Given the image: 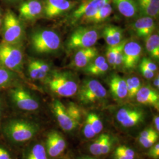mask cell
I'll list each match as a JSON object with an SVG mask.
<instances>
[{"mask_svg": "<svg viewBox=\"0 0 159 159\" xmlns=\"http://www.w3.org/2000/svg\"><path fill=\"white\" fill-rule=\"evenodd\" d=\"M31 50L38 55L57 52L61 47V39L57 33L50 29H37L30 35Z\"/></svg>", "mask_w": 159, "mask_h": 159, "instance_id": "cell-1", "label": "cell"}, {"mask_svg": "<svg viewBox=\"0 0 159 159\" xmlns=\"http://www.w3.org/2000/svg\"><path fill=\"white\" fill-rule=\"evenodd\" d=\"M44 81L51 92L64 97L75 95L79 87L73 74L68 71H51Z\"/></svg>", "mask_w": 159, "mask_h": 159, "instance_id": "cell-2", "label": "cell"}, {"mask_svg": "<svg viewBox=\"0 0 159 159\" xmlns=\"http://www.w3.org/2000/svg\"><path fill=\"white\" fill-rule=\"evenodd\" d=\"M1 34L2 42L24 45L25 34L23 21L11 10H7L4 16Z\"/></svg>", "mask_w": 159, "mask_h": 159, "instance_id": "cell-3", "label": "cell"}, {"mask_svg": "<svg viewBox=\"0 0 159 159\" xmlns=\"http://www.w3.org/2000/svg\"><path fill=\"white\" fill-rule=\"evenodd\" d=\"M24 63L23 45L0 42V65L19 75L23 74Z\"/></svg>", "mask_w": 159, "mask_h": 159, "instance_id": "cell-4", "label": "cell"}, {"mask_svg": "<svg viewBox=\"0 0 159 159\" xmlns=\"http://www.w3.org/2000/svg\"><path fill=\"white\" fill-rule=\"evenodd\" d=\"M38 131L37 125L25 120H11L3 127V131L6 136L16 143L29 141L36 134Z\"/></svg>", "mask_w": 159, "mask_h": 159, "instance_id": "cell-5", "label": "cell"}, {"mask_svg": "<svg viewBox=\"0 0 159 159\" xmlns=\"http://www.w3.org/2000/svg\"><path fill=\"white\" fill-rule=\"evenodd\" d=\"M78 98L83 104H91L105 99L107 90L100 82L94 79L85 80L79 87Z\"/></svg>", "mask_w": 159, "mask_h": 159, "instance_id": "cell-6", "label": "cell"}, {"mask_svg": "<svg viewBox=\"0 0 159 159\" xmlns=\"http://www.w3.org/2000/svg\"><path fill=\"white\" fill-rule=\"evenodd\" d=\"M99 38L98 32L92 27H79L74 30L68 39L67 46L69 50L92 47Z\"/></svg>", "mask_w": 159, "mask_h": 159, "instance_id": "cell-7", "label": "cell"}, {"mask_svg": "<svg viewBox=\"0 0 159 159\" xmlns=\"http://www.w3.org/2000/svg\"><path fill=\"white\" fill-rule=\"evenodd\" d=\"M9 95L13 104L21 110L34 111L40 107V103L37 99L21 85H16L10 88Z\"/></svg>", "mask_w": 159, "mask_h": 159, "instance_id": "cell-8", "label": "cell"}, {"mask_svg": "<svg viewBox=\"0 0 159 159\" xmlns=\"http://www.w3.org/2000/svg\"><path fill=\"white\" fill-rule=\"evenodd\" d=\"M108 2L109 0H85L72 14L73 22H87Z\"/></svg>", "mask_w": 159, "mask_h": 159, "instance_id": "cell-9", "label": "cell"}, {"mask_svg": "<svg viewBox=\"0 0 159 159\" xmlns=\"http://www.w3.org/2000/svg\"><path fill=\"white\" fill-rule=\"evenodd\" d=\"M145 114L142 110L134 107H125L119 109L116 114V119L125 128H131L142 123Z\"/></svg>", "mask_w": 159, "mask_h": 159, "instance_id": "cell-10", "label": "cell"}, {"mask_svg": "<svg viewBox=\"0 0 159 159\" xmlns=\"http://www.w3.org/2000/svg\"><path fill=\"white\" fill-rule=\"evenodd\" d=\"M142 47L137 42H126L123 48L122 66L126 70H132L136 67L142 54Z\"/></svg>", "mask_w": 159, "mask_h": 159, "instance_id": "cell-11", "label": "cell"}, {"mask_svg": "<svg viewBox=\"0 0 159 159\" xmlns=\"http://www.w3.org/2000/svg\"><path fill=\"white\" fill-rule=\"evenodd\" d=\"M75 4L69 0H44L43 13L47 18H53L70 10Z\"/></svg>", "mask_w": 159, "mask_h": 159, "instance_id": "cell-12", "label": "cell"}, {"mask_svg": "<svg viewBox=\"0 0 159 159\" xmlns=\"http://www.w3.org/2000/svg\"><path fill=\"white\" fill-rule=\"evenodd\" d=\"M18 11L23 21H33L43 13V3L40 0H26L21 4Z\"/></svg>", "mask_w": 159, "mask_h": 159, "instance_id": "cell-13", "label": "cell"}, {"mask_svg": "<svg viewBox=\"0 0 159 159\" xmlns=\"http://www.w3.org/2000/svg\"><path fill=\"white\" fill-rule=\"evenodd\" d=\"M52 108L58 125L64 130H74L79 125L68 115L65 106L58 100H55L53 102Z\"/></svg>", "mask_w": 159, "mask_h": 159, "instance_id": "cell-14", "label": "cell"}, {"mask_svg": "<svg viewBox=\"0 0 159 159\" xmlns=\"http://www.w3.org/2000/svg\"><path fill=\"white\" fill-rule=\"evenodd\" d=\"M51 66L46 61L31 58L27 64V73L33 80H44L51 72Z\"/></svg>", "mask_w": 159, "mask_h": 159, "instance_id": "cell-15", "label": "cell"}, {"mask_svg": "<svg viewBox=\"0 0 159 159\" xmlns=\"http://www.w3.org/2000/svg\"><path fill=\"white\" fill-rule=\"evenodd\" d=\"M66 145L64 138L57 131H52L47 134L46 152L51 157H56L63 153Z\"/></svg>", "mask_w": 159, "mask_h": 159, "instance_id": "cell-16", "label": "cell"}, {"mask_svg": "<svg viewBox=\"0 0 159 159\" xmlns=\"http://www.w3.org/2000/svg\"><path fill=\"white\" fill-rule=\"evenodd\" d=\"M135 98L137 102L153 107L159 111V94L155 89L148 86L141 87Z\"/></svg>", "mask_w": 159, "mask_h": 159, "instance_id": "cell-17", "label": "cell"}, {"mask_svg": "<svg viewBox=\"0 0 159 159\" xmlns=\"http://www.w3.org/2000/svg\"><path fill=\"white\" fill-rule=\"evenodd\" d=\"M97 56L98 51L94 47L79 49L74 55L72 65L76 68H84Z\"/></svg>", "mask_w": 159, "mask_h": 159, "instance_id": "cell-18", "label": "cell"}, {"mask_svg": "<svg viewBox=\"0 0 159 159\" xmlns=\"http://www.w3.org/2000/svg\"><path fill=\"white\" fill-rule=\"evenodd\" d=\"M137 35L141 38H148L155 29V23L152 17L144 16L137 19L133 25Z\"/></svg>", "mask_w": 159, "mask_h": 159, "instance_id": "cell-19", "label": "cell"}, {"mask_svg": "<svg viewBox=\"0 0 159 159\" xmlns=\"http://www.w3.org/2000/svg\"><path fill=\"white\" fill-rule=\"evenodd\" d=\"M110 92L114 98L123 100L127 97L126 81L119 75H112L109 81Z\"/></svg>", "mask_w": 159, "mask_h": 159, "instance_id": "cell-20", "label": "cell"}, {"mask_svg": "<svg viewBox=\"0 0 159 159\" xmlns=\"http://www.w3.org/2000/svg\"><path fill=\"white\" fill-rule=\"evenodd\" d=\"M109 68L106 58L102 56H97L91 63L83 68L86 74L92 75H100L105 74Z\"/></svg>", "mask_w": 159, "mask_h": 159, "instance_id": "cell-21", "label": "cell"}, {"mask_svg": "<svg viewBox=\"0 0 159 159\" xmlns=\"http://www.w3.org/2000/svg\"><path fill=\"white\" fill-rule=\"evenodd\" d=\"M138 10L144 16L157 17L159 13V0H136Z\"/></svg>", "mask_w": 159, "mask_h": 159, "instance_id": "cell-22", "label": "cell"}, {"mask_svg": "<svg viewBox=\"0 0 159 159\" xmlns=\"http://www.w3.org/2000/svg\"><path fill=\"white\" fill-rule=\"evenodd\" d=\"M20 75L0 65V89L11 88L19 85Z\"/></svg>", "mask_w": 159, "mask_h": 159, "instance_id": "cell-23", "label": "cell"}, {"mask_svg": "<svg viewBox=\"0 0 159 159\" xmlns=\"http://www.w3.org/2000/svg\"><path fill=\"white\" fill-rule=\"evenodd\" d=\"M118 11L125 17L135 16L139 11L135 0H112Z\"/></svg>", "mask_w": 159, "mask_h": 159, "instance_id": "cell-24", "label": "cell"}, {"mask_svg": "<svg viewBox=\"0 0 159 159\" xmlns=\"http://www.w3.org/2000/svg\"><path fill=\"white\" fill-rule=\"evenodd\" d=\"M102 35L108 46H115L122 41V30L114 25H108L103 30Z\"/></svg>", "mask_w": 159, "mask_h": 159, "instance_id": "cell-25", "label": "cell"}, {"mask_svg": "<svg viewBox=\"0 0 159 159\" xmlns=\"http://www.w3.org/2000/svg\"><path fill=\"white\" fill-rule=\"evenodd\" d=\"M146 49L152 58L156 60L159 59V36L152 34L146 39Z\"/></svg>", "mask_w": 159, "mask_h": 159, "instance_id": "cell-26", "label": "cell"}, {"mask_svg": "<svg viewBox=\"0 0 159 159\" xmlns=\"http://www.w3.org/2000/svg\"><path fill=\"white\" fill-rule=\"evenodd\" d=\"M112 12V7L110 2L102 6L96 14L91 18L87 23H99L104 21L110 16Z\"/></svg>", "mask_w": 159, "mask_h": 159, "instance_id": "cell-27", "label": "cell"}, {"mask_svg": "<svg viewBox=\"0 0 159 159\" xmlns=\"http://www.w3.org/2000/svg\"><path fill=\"white\" fill-rule=\"evenodd\" d=\"M127 97L130 99H133L136 97L137 93L141 88V82L139 79L137 77H131L125 80Z\"/></svg>", "mask_w": 159, "mask_h": 159, "instance_id": "cell-28", "label": "cell"}, {"mask_svg": "<svg viewBox=\"0 0 159 159\" xmlns=\"http://www.w3.org/2000/svg\"><path fill=\"white\" fill-rule=\"evenodd\" d=\"M26 159H48L46 148L40 143L35 144Z\"/></svg>", "mask_w": 159, "mask_h": 159, "instance_id": "cell-29", "label": "cell"}, {"mask_svg": "<svg viewBox=\"0 0 159 159\" xmlns=\"http://www.w3.org/2000/svg\"><path fill=\"white\" fill-rule=\"evenodd\" d=\"M108 136L107 134H102L94 142L91 143L89 147V151L94 156L102 155V149L103 144Z\"/></svg>", "mask_w": 159, "mask_h": 159, "instance_id": "cell-30", "label": "cell"}, {"mask_svg": "<svg viewBox=\"0 0 159 159\" xmlns=\"http://www.w3.org/2000/svg\"><path fill=\"white\" fill-rule=\"evenodd\" d=\"M87 119L89 121L96 134L101 133L103 129L102 121L96 113H90L87 116Z\"/></svg>", "mask_w": 159, "mask_h": 159, "instance_id": "cell-31", "label": "cell"}, {"mask_svg": "<svg viewBox=\"0 0 159 159\" xmlns=\"http://www.w3.org/2000/svg\"><path fill=\"white\" fill-rule=\"evenodd\" d=\"M66 108L71 118L79 125L81 120V111L79 107L73 102H70Z\"/></svg>", "mask_w": 159, "mask_h": 159, "instance_id": "cell-32", "label": "cell"}, {"mask_svg": "<svg viewBox=\"0 0 159 159\" xmlns=\"http://www.w3.org/2000/svg\"><path fill=\"white\" fill-rule=\"evenodd\" d=\"M127 41H122L118 47V49L115 57V60L114 63V68L118 67L120 66H122L123 58V48L125 45Z\"/></svg>", "mask_w": 159, "mask_h": 159, "instance_id": "cell-33", "label": "cell"}, {"mask_svg": "<svg viewBox=\"0 0 159 159\" xmlns=\"http://www.w3.org/2000/svg\"><path fill=\"white\" fill-rule=\"evenodd\" d=\"M114 153L119 154L125 157L133 159H134L135 156H136L135 152L132 148L125 146H119L118 148H116Z\"/></svg>", "mask_w": 159, "mask_h": 159, "instance_id": "cell-34", "label": "cell"}, {"mask_svg": "<svg viewBox=\"0 0 159 159\" xmlns=\"http://www.w3.org/2000/svg\"><path fill=\"white\" fill-rule=\"evenodd\" d=\"M119 44L115 46H108L106 52V60L108 64L113 67L115 57L118 49Z\"/></svg>", "mask_w": 159, "mask_h": 159, "instance_id": "cell-35", "label": "cell"}, {"mask_svg": "<svg viewBox=\"0 0 159 159\" xmlns=\"http://www.w3.org/2000/svg\"><path fill=\"white\" fill-rule=\"evenodd\" d=\"M83 133L87 139H92L96 136L89 121L86 119L83 128Z\"/></svg>", "mask_w": 159, "mask_h": 159, "instance_id": "cell-36", "label": "cell"}, {"mask_svg": "<svg viewBox=\"0 0 159 159\" xmlns=\"http://www.w3.org/2000/svg\"><path fill=\"white\" fill-rule=\"evenodd\" d=\"M158 139H159V134H157L153 136L148 137V139H144L139 142L143 148H151L152 146H153L156 143H157Z\"/></svg>", "mask_w": 159, "mask_h": 159, "instance_id": "cell-37", "label": "cell"}, {"mask_svg": "<svg viewBox=\"0 0 159 159\" xmlns=\"http://www.w3.org/2000/svg\"><path fill=\"white\" fill-rule=\"evenodd\" d=\"M157 134H158V132H157L156 130H154L153 129L148 128V129L144 130L142 132L140 133L139 137V141L148 139V137L153 136L154 135H156Z\"/></svg>", "mask_w": 159, "mask_h": 159, "instance_id": "cell-38", "label": "cell"}, {"mask_svg": "<svg viewBox=\"0 0 159 159\" xmlns=\"http://www.w3.org/2000/svg\"><path fill=\"white\" fill-rule=\"evenodd\" d=\"M112 146H113V140L111 139L110 135H108L103 144L102 149V155H106L108 154L111 150Z\"/></svg>", "mask_w": 159, "mask_h": 159, "instance_id": "cell-39", "label": "cell"}, {"mask_svg": "<svg viewBox=\"0 0 159 159\" xmlns=\"http://www.w3.org/2000/svg\"><path fill=\"white\" fill-rule=\"evenodd\" d=\"M140 64H142L146 68H148V70H150V71H153L154 73L156 72L157 70V67L156 64L153 62L152 61H151L150 60L148 59V58H146V57L143 58Z\"/></svg>", "mask_w": 159, "mask_h": 159, "instance_id": "cell-40", "label": "cell"}, {"mask_svg": "<svg viewBox=\"0 0 159 159\" xmlns=\"http://www.w3.org/2000/svg\"><path fill=\"white\" fill-rule=\"evenodd\" d=\"M148 152V156L153 159H159V143H156L153 146H152Z\"/></svg>", "mask_w": 159, "mask_h": 159, "instance_id": "cell-41", "label": "cell"}, {"mask_svg": "<svg viewBox=\"0 0 159 159\" xmlns=\"http://www.w3.org/2000/svg\"><path fill=\"white\" fill-rule=\"evenodd\" d=\"M140 71L144 78L146 79L150 80L153 79L154 76V73L148 70L145 66L140 64Z\"/></svg>", "mask_w": 159, "mask_h": 159, "instance_id": "cell-42", "label": "cell"}, {"mask_svg": "<svg viewBox=\"0 0 159 159\" xmlns=\"http://www.w3.org/2000/svg\"><path fill=\"white\" fill-rule=\"evenodd\" d=\"M0 159H11L8 152L1 147H0Z\"/></svg>", "mask_w": 159, "mask_h": 159, "instance_id": "cell-43", "label": "cell"}, {"mask_svg": "<svg viewBox=\"0 0 159 159\" xmlns=\"http://www.w3.org/2000/svg\"><path fill=\"white\" fill-rule=\"evenodd\" d=\"M154 124L155 126V129L157 132L159 131V117L158 116H156L154 118Z\"/></svg>", "mask_w": 159, "mask_h": 159, "instance_id": "cell-44", "label": "cell"}, {"mask_svg": "<svg viewBox=\"0 0 159 159\" xmlns=\"http://www.w3.org/2000/svg\"><path fill=\"white\" fill-rule=\"evenodd\" d=\"M3 1H4L6 3L9 4H14L17 2H19L23 0H2Z\"/></svg>", "mask_w": 159, "mask_h": 159, "instance_id": "cell-45", "label": "cell"}, {"mask_svg": "<svg viewBox=\"0 0 159 159\" xmlns=\"http://www.w3.org/2000/svg\"><path fill=\"white\" fill-rule=\"evenodd\" d=\"M154 86L156 87V88H157V89H159V76H157L155 80H154Z\"/></svg>", "mask_w": 159, "mask_h": 159, "instance_id": "cell-46", "label": "cell"}, {"mask_svg": "<svg viewBox=\"0 0 159 159\" xmlns=\"http://www.w3.org/2000/svg\"><path fill=\"white\" fill-rule=\"evenodd\" d=\"M2 113V102H1V100L0 98V119L1 117Z\"/></svg>", "mask_w": 159, "mask_h": 159, "instance_id": "cell-47", "label": "cell"}, {"mask_svg": "<svg viewBox=\"0 0 159 159\" xmlns=\"http://www.w3.org/2000/svg\"><path fill=\"white\" fill-rule=\"evenodd\" d=\"M80 159H93V158H91V157H81Z\"/></svg>", "mask_w": 159, "mask_h": 159, "instance_id": "cell-48", "label": "cell"}]
</instances>
